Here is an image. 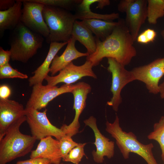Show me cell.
<instances>
[{
    "label": "cell",
    "instance_id": "6da1fadb",
    "mask_svg": "<svg viewBox=\"0 0 164 164\" xmlns=\"http://www.w3.org/2000/svg\"><path fill=\"white\" fill-rule=\"evenodd\" d=\"M118 24L111 34L101 41L95 37V51L86 57L93 67L98 65L104 58H112L124 66L131 62L137 54L133 46L134 41L125 22V20L119 18Z\"/></svg>",
    "mask_w": 164,
    "mask_h": 164
},
{
    "label": "cell",
    "instance_id": "7a4b0ae2",
    "mask_svg": "<svg viewBox=\"0 0 164 164\" xmlns=\"http://www.w3.org/2000/svg\"><path fill=\"white\" fill-rule=\"evenodd\" d=\"M105 124L106 131L115 139L124 159H128L130 153L132 152L141 156L148 164H159L152 152L153 144L150 143L144 144L137 139L136 136L132 132H127L123 131L120 126L118 115L116 116L113 123L107 121Z\"/></svg>",
    "mask_w": 164,
    "mask_h": 164
},
{
    "label": "cell",
    "instance_id": "3957f363",
    "mask_svg": "<svg viewBox=\"0 0 164 164\" xmlns=\"http://www.w3.org/2000/svg\"><path fill=\"white\" fill-rule=\"evenodd\" d=\"M24 122L20 121L12 125L0 140V164H6L32 151L37 139L20 132V127Z\"/></svg>",
    "mask_w": 164,
    "mask_h": 164
},
{
    "label": "cell",
    "instance_id": "277c9868",
    "mask_svg": "<svg viewBox=\"0 0 164 164\" xmlns=\"http://www.w3.org/2000/svg\"><path fill=\"white\" fill-rule=\"evenodd\" d=\"M43 15L49 30L47 43L68 42L76 20L74 14L63 8L45 5Z\"/></svg>",
    "mask_w": 164,
    "mask_h": 164
},
{
    "label": "cell",
    "instance_id": "5b68a950",
    "mask_svg": "<svg viewBox=\"0 0 164 164\" xmlns=\"http://www.w3.org/2000/svg\"><path fill=\"white\" fill-rule=\"evenodd\" d=\"M10 45L12 61L26 63L42 46L44 39L21 22L13 29Z\"/></svg>",
    "mask_w": 164,
    "mask_h": 164
},
{
    "label": "cell",
    "instance_id": "8992f818",
    "mask_svg": "<svg viewBox=\"0 0 164 164\" xmlns=\"http://www.w3.org/2000/svg\"><path fill=\"white\" fill-rule=\"evenodd\" d=\"M147 0H121L118 5V9L125 12L126 25L135 41L142 25L147 19Z\"/></svg>",
    "mask_w": 164,
    "mask_h": 164
},
{
    "label": "cell",
    "instance_id": "52a82bcc",
    "mask_svg": "<svg viewBox=\"0 0 164 164\" xmlns=\"http://www.w3.org/2000/svg\"><path fill=\"white\" fill-rule=\"evenodd\" d=\"M107 59L108 64L107 70L112 75L110 90L113 96L111 100L107 102V104L117 112L122 101L121 95L122 89L127 84L135 79L132 71L126 70L124 66L113 58Z\"/></svg>",
    "mask_w": 164,
    "mask_h": 164
},
{
    "label": "cell",
    "instance_id": "ba28073f",
    "mask_svg": "<svg viewBox=\"0 0 164 164\" xmlns=\"http://www.w3.org/2000/svg\"><path fill=\"white\" fill-rule=\"evenodd\" d=\"M26 121L30 129L32 136L37 140L47 136H53L58 140L65 135L60 128L53 125L47 118L45 109L39 112L33 108H25Z\"/></svg>",
    "mask_w": 164,
    "mask_h": 164
},
{
    "label": "cell",
    "instance_id": "9c48e42d",
    "mask_svg": "<svg viewBox=\"0 0 164 164\" xmlns=\"http://www.w3.org/2000/svg\"><path fill=\"white\" fill-rule=\"evenodd\" d=\"M75 84H65L60 87L56 86L42 84L32 86V92L27 102L26 107L33 108L39 110L45 108L49 103L62 94L71 93L76 87Z\"/></svg>",
    "mask_w": 164,
    "mask_h": 164
},
{
    "label": "cell",
    "instance_id": "30bf717a",
    "mask_svg": "<svg viewBox=\"0 0 164 164\" xmlns=\"http://www.w3.org/2000/svg\"><path fill=\"white\" fill-rule=\"evenodd\" d=\"M131 71L135 80L144 83L149 93L157 94L159 93V80L164 75V57L135 67Z\"/></svg>",
    "mask_w": 164,
    "mask_h": 164
},
{
    "label": "cell",
    "instance_id": "8fae6325",
    "mask_svg": "<svg viewBox=\"0 0 164 164\" xmlns=\"http://www.w3.org/2000/svg\"><path fill=\"white\" fill-rule=\"evenodd\" d=\"M23 7L21 22L32 31L47 38L49 30L43 15L45 5L32 0H21Z\"/></svg>",
    "mask_w": 164,
    "mask_h": 164
},
{
    "label": "cell",
    "instance_id": "7c38bea8",
    "mask_svg": "<svg viewBox=\"0 0 164 164\" xmlns=\"http://www.w3.org/2000/svg\"><path fill=\"white\" fill-rule=\"evenodd\" d=\"M93 67L91 62L87 60L80 66L76 65L72 62L60 71L58 75L51 76L48 75L45 80L47 84L56 86L60 83L72 84L85 77L96 79L97 76L92 70Z\"/></svg>",
    "mask_w": 164,
    "mask_h": 164
},
{
    "label": "cell",
    "instance_id": "4fadbf2b",
    "mask_svg": "<svg viewBox=\"0 0 164 164\" xmlns=\"http://www.w3.org/2000/svg\"><path fill=\"white\" fill-rule=\"evenodd\" d=\"M26 120L25 108L22 104L9 99H0V140L12 125Z\"/></svg>",
    "mask_w": 164,
    "mask_h": 164
},
{
    "label": "cell",
    "instance_id": "5bb4252c",
    "mask_svg": "<svg viewBox=\"0 0 164 164\" xmlns=\"http://www.w3.org/2000/svg\"><path fill=\"white\" fill-rule=\"evenodd\" d=\"M90 84L84 82L77 84L76 87L71 93L74 98L73 109L75 111L74 118L71 123L67 125L63 124L60 129L66 135L72 137L79 132L80 124L79 118L86 105V100L88 94L91 91Z\"/></svg>",
    "mask_w": 164,
    "mask_h": 164
},
{
    "label": "cell",
    "instance_id": "9a60e30c",
    "mask_svg": "<svg viewBox=\"0 0 164 164\" xmlns=\"http://www.w3.org/2000/svg\"><path fill=\"white\" fill-rule=\"evenodd\" d=\"M85 125L89 127L94 133L95 141L94 143L96 150L92 152L94 161L97 163H102L104 157L112 158L114 153V142L103 135L98 128L96 118L91 116L84 121Z\"/></svg>",
    "mask_w": 164,
    "mask_h": 164
},
{
    "label": "cell",
    "instance_id": "2e32d148",
    "mask_svg": "<svg viewBox=\"0 0 164 164\" xmlns=\"http://www.w3.org/2000/svg\"><path fill=\"white\" fill-rule=\"evenodd\" d=\"M30 157L46 159L52 164H59L62 157L59 141L50 136L41 139L36 148L31 152Z\"/></svg>",
    "mask_w": 164,
    "mask_h": 164
},
{
    "label": "cell",
    "instance_id": "e0dca14e",
    "mask_svg": "<svg viewBox=\"0 0 164 164\" xmlns=\"http://www.w3.org/2000/svg\"><path fill=\"white\" fill-rule=\"evenodd\" d=\"M76 41V40L71 37L63 53L60 56L57 55L55 56L50 67V72L52 76H54L62 70L73 60L89 55L87 53H82L77 50L75 46Z\"/></svg>",
    "mask_w": 164,
    "mask_h": 164
},
{
    "label": "cell",
    "instance_id": "ac0fdd59",
    "mask_svg": "<svg viewBox=\"0 0 164 164\" xmlns=\"http://www.w3.org/2000/svg\"><path fill=\"white\" fill-rule=\"evenodd\" d=\"M68 42H52L50 43L48 54L42 64L32 72L33 75L29 79L30 87L39 84H42L43 81L50 72V65L58 51Z\"/></svg>",
    "mask_w": 164,
    "mask_h": 164
},
{
    "label": "cell",
    "instance_id": "d6986e66",
    "mask_svg": "<svg viewBox=\"0 0 164 164\" xmlns=\"http://www.w3.org/2000/svg\"><path fill=\"white\" fill-rule=\"evenodd\" d=\"M71 37L83 45L89 55L94 53L96 49L95 37L90 29L82 21L76 20L74 24Z\"/></svg>",
    "mask_w": 164,
    "mask_h": 164
},
{
    "label": "cell",
    "instance_id": "ffe728a7",
    "mask_svg": "<svg viewBox=\"0 0 164 164\" xmlns=\"http://www.w3.org/2000/svg\"><path fill=\"white\" fill-rule=\"evenodd\" d=\"M22 2L15 1L14 5L8 10L0 11V31L2 33L6 30H13L21 22Z\"/></svg>",
    "mask_w": 164,
    "mask_h": 164
},
{
    "label": "cell",
    "instance_id": "44dd1931",
    "mask_svg": "<svg viewBox=\"0 0 164 164\" xmlns=\"http://www.w3.org/2000/svg\"><path fill=\"white\" fill-rule=\"evenodd\" d=\"M99 1V0H82V2L75 8V12L74 14L76 19L82 21L94 19L113 21L119 18V14L118 13L101 14L92 12L90 8L91 5Z\"/></svg>",
    "mask_w": 164,
    "mask_h": 164
},
{
    "label": "cell",
    "instance_id": "7402d4cb",
    "mask_svg": "<svg viewBox=\"0 0 164 164\" xmlns=\"http://www.w3.org/2000/svg\"><path fill=\"white\" fill-rule=\"evenodd\" d=\"M82 21L94 34L95 37L101 41L111 34L118 24V21L94 19H85Z\"/></svg>",
    "mask_w": 164,
    "mask_h": 164
},
{
    "label": "cell",
    "instance_id": "603a6c76",
    "mask_svg": "<svg viewBox=\"0 0 164 164\" xmlns=\"http://www.w3.org/2000/svg\"><path fill=\"white\" fill-rule=\"evenodd\" d=\"M164 16V0H147V19L155 25L158 19Z\"/></svg>",
    "mask_w": 164,
    "mask_h": 164
},
{
    "label": "cell",
    "instance_id": "cb8c5ba5",
    "mask_svg": "<svg viewBox=\"0 0 164 164\" xmlns=\"http://www.w3.org/2000/svg\"><path fill=\"white\" fill-rule=\"evenodd\" d=\"M149 140L156 141L161 150V158L164 160V116H162L158 122L153 125V130L147 136Z\"/></svg>",
    "mask_w": 164,
    "mask_h": 164
},
{
    "label": "cell",
    "instance_id": "d4e9b609",
    "mask_svg": "<svg viewBox=\"0 0 164 164\" xmlns=\"http://www.w3.org/2000/svg\"><path fill=\"white\" fill-rule=\"evenodd\" d=\"M45 5L63 8L68 11L76 8L82 0H32Z\"/></svg>",
    "mask_w": 164,
    "mask_h": 164
},
{
    "label": "cell",
    "instance_id": "484cf974",
    "mask_svg": "<svg viewBox=\"0 0 164 164\" xmlns=\"http://www.w3.org/2000/svg\"><path fill=\"white\" fill-rule=\"evenodd\" d=\"M86 144V143H79L77 146L73 149L62 158L63 161L71 162L74 164H79L84 156H86L84 147Z\"/></svg>",
    "mask_w": 164,
    "mask_h": 164
},
{
    "label": "cell",
    "instance_id": "4316f807",
    "mask_svg": "<svg viewBox=\"0 0 164 164\" xmlns=\"http://www.w3.org/2000/svg\"><path fill=\"white\" fill-rule=\"evenodd\" d=\"M28 76L13 68L9 63L0 67V78H19L26 79Z\"/></svg>",
    "mask_w": 164,
    "mask_h": 164
},
{
    "label": "cell",
    "instance_id": "83f0119b",
    "mask_svg": "<svg viewBox=\"0 0 164 164\" xmlns=\"http://www.w3.org/2000/svg\"><path fill=\"white\" fill-rule=\"evenodd\" d=\"M58 141L62 158L79 143L73 141L72 137L66 135L63 136Z\"/></svg>",
    "mask_w": 164,
    "mask_h": 164
},
{
    "label": "cell",
    "instance_id": "f1b7e54d",
    "mask_svg": "<svg viewBox=\"0 0 164 164\" xmlns=\"http://www.w3.org/2000/svg\"><path fill=\"white\" fill-rule=\"evenodd\" d=\"M156 36V32L154 29L149 28L138 35L136 40L139 43L146 44L153 42Z\"/></svg>",
    "mask_w": 164,
    "mask_h": 164
},
{
    "label": "cell",
    "instance_id": "f546056e",
    "mask_svg": "<svg viewBox=\"0 0 164 164\" xmlns=\"http://www.w3.org/2000/svg\"><path fill=\"white\" fill-rule=\"evenodd\" d=\"M11 53L9 50H5L2 47H0V67L9 63Z\"/></svg>",
    "mask_w": 164,
    "mask_h": 164
},
{
    "label": "cell",
    "instance_id": "4dcf8cb0",
    "mask_svg": "<svg viewBox=\"0 0 164 164\" xmlns=\"http://www.w3.org/2000/svg\"><path fill=\"white\" fill-rule=\"evenodd\" d=\"M15 164H52L48 160L42 158H30L26 160L18 161Z\"/></svg>",
    "mask_w": 164,
    "mask_h": 164
},
{
    "label": "cell",
    "instance_id": "1f68e13d",
    "mask_svg": "<svg viewBox=\"0 0 164 164\" xmlns=\"http://www.w3.org/2000/svg\"><path fill=\"white\" fill-rule=\"evenodd\" d=\"M11 94L10 87L7 85H2L0 87V99H8Z\"/></svg>",
    "mask_w": 164,
    "mask_h": 164
},
{
    "label": "cell",
    "instance_id": "d6a6232c",
    "mask_svg": "<svg viewBox=\"0 0 164 164\" xmlns=\"http://www.w3.org/2000/svg\"><path fill=\"white\" fill-rule=\"evenodd\" d=\"M15 1L13 0H0V11L8 10L12 7L15 4Z\"/></svg>",
    "mask_w": 164,
    "mask_h": 164
},
{
    "label": "cell",
    "instance_id": "836d02e7",
    "mask_svg": "<svg viewBox=\"0 0 164 164\" xmlns=\"http://www.w3.org/2000/svg\"><path fill=\"white\" fill-rule=\"evenodd\" d=\"M97 3L96 8L101 9H103L105 6L109 5L110 2L109 0H99Z\"/></svg>",
    "mask_w": 164,
    "mask_h": 164
},
{
    "label": "cell",
    "instance_id": "e575fe53",
    "mask_svg": "<svg viewBox=\"0 0 164 164\" xmlns=\"http://www.w3.org/2000/svg\"><path fill=\"white\" fill-rule=\"evenodd\" d=\"M159 93L162 99L164 98V81L159 85Z\"/></svg>",
    "mask_w": 164,
    "mask_h": 164
},
{
    "label": "cell",
    "instance_id": "d590c367",
    "mask_svg": "<svg viewBox=\"0 0 164 164\" xmlns=\"http://www.w3.org/2000/svg\"><path fill=\"white\" fill-rule=\"evenodd\" d=\"M161 35L164 42V28L161 31Z\"/></svg>",
    "mask_w": 164,
    "mask_h": 164
},
{
    "label": "cell",
    "instance_id": "8d00e7d4",
    "mask_svg": "<svg viewBox=\"0 0 164 164\" xmlns=\"http://www.w3.org/2000/svg\"><path fill=\"white\" fill-rule=\"evenodd\" d=\"M59 164H63V163H59Z\"/></svg>",
    "mask_w": 164,
    "mask_h": 164
},
{
    "label": "cell",
    "instance_id": "74e56055",
    "mask_svg": "<svg viewBox=\"0 0 164 164\" xmlns=\"http://www.w3.org/2000/svg\"><path fill=\"white\" fill-rule=\"evenodd\" d=\"M163 162H164V160H163Z\"/></svg>",
    "mask_w": 164,
    "mask_h": 164
},
{
    "label": "cell",
    "instance_id": "f35d334b",
    "mask_svg": "<svg viewBox=\"0 0 164 164\" xmlns=\"http://www.w3.org/2000/svg\"><path fill=\"white\" fill-rule=\"evenodd\" d=\"M105 164H106V163H105Z\"/></svg>",
    "mask_w": 164,
    "mask_h": 164
}]
</instances>
